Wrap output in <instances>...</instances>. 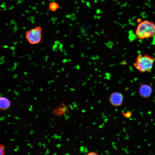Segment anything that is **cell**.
I'll list each match as a JSON object with an SVG mask.
<instances>
[{"label":"cell","instance_id":"4fadbf2b","mask_svg":"<svg viewBox=\"0 0 155 155\" xmlns=\"http://www.w3.org/2000/svg\"><path fill=\"white\" fill-rule=\"evenodd\" d=\"M101 17V16H98L97 17V18L98 19H99Z\"/></svg>","mask_w":155,"mask_h":155},{"label":"cell","instance_id":"9c48e42d","mask_svg":"<svg viewBox=\"0 0 155 155\" xmlns=\"http://www.w3.org/2000/svg\"><path fill=\"white\" fill-rule=\"evenodd\" d=\"M4 146L0 145V155H3L4 154Z\"/></svg>","mask_w":155,"mask_h":155},{"label":"cell","instance_id":"277c9868","mask_svg":"<svg viewBox=\"0 0 155 155\" xmlns=\"http://www.w3.org/2000/svg\"><path fill=\"white\" fill-rule=\"evenodd\" d=\"M124 100V96L120 92H115L111 94L109 98V101L111 104L115 107L121 106Z\"/></svg>","mask_w":155,"mask_h":155},{"label":"cell","instance_id":"52a82bcc","mask_svg":"<svg viewBox=\"0 0 155 155\" xmlns=\"http://www.w3.org/2000/svg\"><path fill=\"white\" fill-rule=\"evenodd\" d=\"M59 7L58 4L54 2H50L49 5V9L52 12L55 11Z\"/></svg>","mask_w":155,"mask_h":155},{"label":"cell","instance_id":"7c38bea8","mask_svg":"<svg viewBox=\"0 0 155 155\" xmlns=\"http://www.w3.org/2000/svg\"><path fill=\"white\" fill-rule=\"evenodd\" d=\"M87 5L88 6H89L90 7V3H89L88 2H87Z\"/></svg>","mask_w":155,"mask_h":155},{"label":"cell","instance_id":"8fae6325","mask_svg":"<svg viewBox=\"0 0 155 155\" xmlns=\"http://www.w3.org/2000/svg\"><path fill=\"white\" fill-rule=\"evenodd\" d=\"M96 12L98 14L99 13H101V10L100 9H99L97 10Z\"/></svg>","mask_w":155,"mask_h":155},{"label":"cell","instance_id":"6da1fadb","mask_svg":"<svg viewBox=\"0 0 155 155\" xmlns=\"http://www.w3.org/2000/svg\"><path fill=\"white\" fill-rule=\"evenodd\" d=\"M135 33L140 39L152 38L155 35V24L150 20L141 21L137 26Z\"/></svg>","mask_w":155,"mask_h":155},{"label":"cell","instance_id":"3957f363","mask_svg":"<svg viewBox=\"0 0 155 155\" xmlns=\"http://www.w3.org/2000/svg\"><path fill=\"white\" fill-rule=\"evenodd\" d=\"M42 28L40 26H36L26 31L25 37L28 42L31 44H39L42 39Z\"/></svg>","mask_w":155,"mask_h":155},{"label":"cell","instance_id":"7a4b0ae2","mask_svg":"<svg viewBox=\"0 0 155 155\" xmlns=\"http://www.w3.org/2000/svg\"><path fill=\"white\" fill-rule=\"evenodd\" d=\"M155 61L154 57L148 54H139L133 63L135 68L140 72H149L152 68Z\"/></svg>","mask_w":155,"mask_h":155},{"label":"cell","instance_id":"8992f818","mask_svg":"<svg viewBox=\"0 0 155 155\" xmlns=\"http://www.w3.org/2000/svg\"><path fill=\"white\" fill-rule=\"evenodd\" d=\"M0 100L1 109H6L10 106V102L7 98L4 97H1Z\"/></svg>","mask_w":155,"mask_h":155},{"label":"cell","instance_id":"ba28073f","mask_svg":"<svg viewBox=\"0 0 155 155\" xmlns=\"http://www.w3.org/2000/svg\"><path fill=\"white\" fill-rule=\"evenodd\" d=\"M133 112L132 111L124 112L122 113V114L125 117L128 119L131 117Z\"/></svg>","mask_w":155,"mask_h":155},{"label":"cell","instance_id":"30bf717a","mask_svg":"<svg viewBox=\"0 0 155 155\" xmlns=\"http://www.w3.org/2000/svg\"><path fill=\"white\" fill-rule=\"evenodd\" d=\"M87 155H98V154L96 152L91 151V152H88Z\"/></svg>","mask_w":155,"mask_h":155},{"label":"cell","instance_id":"5b68a950","mask_svg":"<svg viewBox=\"0 0 155 155\" xmlns=\"http://www.w3.org/2000/svg\"><path fill=\"white\" fill-rule=\"evenodd\" d=\"M140 96L144 98H149L152 92V88L150 85L143 84L141 85L138 91Z\"/></svg>","mask_w":155,"mask_h":155}]
</instances>
